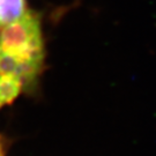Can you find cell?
<instances>
[{"label": "cell", "instance_id": "277c9868", "mask_svg": "<svg viewBox=\"0 0 156 156\" xmlns=\"http://www.w3.org/2000/svg\"><path fill=\"white\" fill-rule=\"evenodd\" d=\"M0 156H4V153L1 151V147H0Z\"/></svg>", "mask_w": 156, "mask_h": 156}, {"label": "cell", "instance_id": "7a4b0ae2", "mask_svg": "<svg viewBox=\"0 0 156 156\" xmlns=\"http://www.w3.org/2000/svg\"><path fill=\"white\" fill-rule=\"evenodd\" d=\"M26 0H0V27L20 20L26 14Z\"/></svg>", "mask_w": 156, "mask_h": 156}, {"label": "cell", "instance_id": "3957f363", "mask_svg": "<svg viewBox=\"0 0 156 156\" xmlns=\"http://www.w3.org/2000/svg\"><path fill=\"white\" fill-rule=\"evenodd\" d=\"M23 86L24 83L21 80L11 75L0 74V108L15 100Z\"/></svg>", "mask_w": 156, "mask_h": 156}, {"label": "cell", "instance_id": "6da1fadb", "mask_svg": "<svg viewBox=\"0 0 156 156\" xmlns=\"http://www.w3.org/2000/svg\"><path fill=\"white\" fill-rule=\"evenodd\" d=\"M43 58L41 21L35 13L27 11L20 20L4 27L0 34V74L29 82L39 72Z\"/></svg>", "mask_w": 156, "mask_h": 156}]
</instances>
